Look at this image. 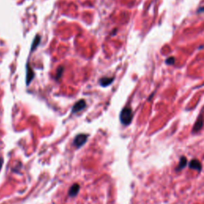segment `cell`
Wrapping results in <instances>:
<instances>
[{"label": "cell", "mask_w": 204, "mask_h": 204, "mask_svg": "<svg viewBox=\"0 0 204 204\" xmlns=\"http://www.w3.org/2000/svg\"><path fill=\"white\" fill-rule=\"evenodd\" d=\"M132 118H133V112H132V110L130 107L127 106V107L121 110L120 115V122L124 125H128L132 120Z\"/></svg>", "instance_id": "6da1fadb"}, {"label": "cell", "mask_w": 204, "mask_h": 204, "mask_svg": "<svg viewBox=\"0 0 204 204\" xmlns=\"http://www.w3.org/2000/svg\"><path fill=\"white\" fill-rule=\"evenodd\" d=\"M88 136V135L86 134H79L75 137L74 140H73V144L76 147H80L87 141Z\"/></svg>", "instance_id": "7a4b0ae2"}, {"label": "cell", "mask_w": 204, "mask_h": 204, "mask_svg": "<svg viewBox=\"0 0 204 204\" xmlns=\"http://www.w3.org/2000/svg\"><path fill=\"white\" fill-rule=\"evenodd\" d=\"M86 107V103L84 100H80L77 102L75 103V104L73 105V107L72 108V112L73 113H76V112H78L80 111H81L82 109H84V108Z\"/></svg>", "instance_id": "3957f363"}, {"label": "cell", "mask_w": 204, "mask_h": 204, "mask_svg": "<svg viewBox=\"0 0 204 204\" xmlns=\"http://www.w3.org/2000/svg\"><path fill=\"white\" fill-rule=\"evenodd\" d=\"M189 167L191 169H194V170H196L198 171H200L201 169H202V164H201V163L198 159H194L189 163Z\"/></svg>", "instance_id": "277c9868"}, {"label": "cell", "mask_w": 204, "mask_h": 204, "mask_svg": "<svg viewBox=\"0 0 204 204\" xmlns=\"http://www.w3.org/2000/svg\"><path fill=\"white\" fill-rule=\"evenodd\" d=\"M33 77H34L33 71L32 70L29 64H27V65H26V84L27 85L31 82V80H33Z\"/></svg>", "instance_id": "5b68a950"}, {"label": "cell", "mask_w": 204, "mask_h": 204, "mask_svg": "<svg viewBox=\"0 0 204 204\" xmlns=\"http://www.w3.org/2000/svg\"><path fill=\"white\" fill-rule=\"evenodd\" d=\"M114 80V76L112 77H108V76H104L100 79V84L103 87H106L109 85L110 84H112V81Z\"/></svg>", "instance_id": "8992f818"}, {"label": "cell", "mask_w": 204, "mask_h": 204, "mask_svg": "<svg viewBox=\"0 0 204 204\" xmlns=\"http://www.w3.org/2000/svg\"><path fill=\"white\" fill-rule=\"evenodd\" d=\"M202 125H203V120H202V118L199 116L197 121L195 122L194 128H193V132H196V131H199L202 128Z\"/></svg>", "instance_id": "52a82bcc"}, {"label": "cell", "mask_w": 204, "mask_h": 204, "mask_svg": "<svg viewBox=\"0 0 204 204\" xmlns=\"http://www.w3.org/2000/svg\"><path fill=\"white\" fill-rule=\"evenodd\" d=\"M79 189H80V186L77 183H75L74 185H73L69 190V196H75V195H76L79 191Z\"/></svg>", "instance_id": "ba28073f"}, {"label": "cell", "mask_w": 204, "mask_h": 204, "mask_svg": "<svg viewBox=\"0 0 204 204\" xmlns=\"http://www.w3.org/2000/svg\"><path fill=\"white\" fill-rule=\"evenodd\" d=\"M186 165V158L184 156H182L179 160V163H178V167L176 168V171H180L183 167Z\"/></svg>", "instance_id": "9c48e42d"}, {"label": "cell", "mask_w": 204, "mask_h": 204, "mask_svg": "<svg viewBox=\"0 0 204 204\" xmlns=\"http://www.w3.org/2000/svg\"><path fill=\"white\" fill-rule=\"evenodd\" d=\"M40 41H41V37H40V36H37V37L34 38V40H33V44H32L31 45V51H33V49H35L37 47V45H39L40 43Z\"/></svg>", "instance_id": "30bf717a"}, {"label": "cell", "mask_w": 204, "mask_h": 204, "mask_svg": "<svg viewBox=\"0 0 204 204\" xmlns=\"http://www.w3.org/2000/svg\"><path fill=\"white\" fill-rule=\"evenodd\" d=\"M63 70H64V69H63V67H61V66H60L58 69H57V75H56V79H58L59 77L62 75Z\"/></svg>", "instance_id": "8fae6325"}, {"label": "cell", "mask_w": 204, "mask_h": 204, "mask_svg": "<svg viewBox=\"0 0 204 204\" xmlns=\"http://www.w3.org/2000/svg\"><path fill=\"white\" fill-rule=\"evenodd\" d=\"M175 62V57H168V58L166 60V63H167V65H172Z\"/></svg>", "instance_id": "7c38bea8"}, {"label": "cell", "mask_w": 204, "mask_h": 204, "mask_svg": "<svg viewBox=\"0 0 204 204\" xmlns=\"http://www.w3.org/2000/svg\"><path fill=\"white\" fill-rule=\"evenodd\" d=\"M2 163H3V159L0 157V169H1V167H2Z\"/></svg>", "instance_id": "4fadbf2b"}]
</instances>
